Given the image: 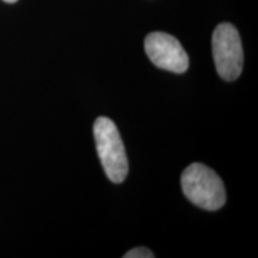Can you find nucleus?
I'll return each instance as SVG.
<instances>
[{"label": "nucleus", "mask_w": 258, "mask_h": 258, "mask_svg": "<svg viewBox=\"0 0 258 258\" xmlns=\"http://www.w3.org/2000/svg\"><path fill=\"white\" fill-rule=\"evenodd\" d=\"M97 152L108 178L122 183L128 175V159L116 124L108 117H98L93 124Z\"/></svg>", "instance_id": "2"}, {"label": "nucleus", "mask_w": 258, "mask_h": 258, "mask_svg": "<svg viewBox=\"0 0 258 258\" xmlns=\"http://www.w3.org/2000/svg\"><path fill=\"white\" fill-rule=\"evenodd\" d=\"M180 184L186 199L206 211H218L226 202V190L220 177L211 167L194 163L183 171Z\"/></svg>", "instance_id": "1"}, {"label": "nucleus", "mask_w": 258, "mask_h": 258, "mask_svg": "<svg viewBox=\"0 0 258 258\" xmlns=\"http://www.w3.org/2000/svg\"><path fill=\"white\" fill-rule=\"evenodd\" d=\"M154 254L152 251L147 247H134L129 250L127 253L123 254V258H153Z\"/></svg>", "instance_id": "5"}, {"label": "nucleus", "mask_w": 258, "mask_h": 258, "mask_svg": "<svg viewBox=\"0 0 258 258\" xmlns=\"http://www.w3.org/2000/svg\"><path fill=\"white\" fill-rule=\"evenodd\" d=\"M4 2L10 3V4H12V3H16V2H17V0H4Z\"/></svg>", "instance_id": "6"}, {"label": "nucleus", "mask_w": 258, "mask_h": 258, "mask_svg": "<svg viewBox=\"0 0 258 258\" xmlns=\"http://www.w3.org/2000/svg\"><path fill=\"white\" fill-rule=\"evenodd\" d=\"M145 50L150 60L161 70L184 73L189 67V57L176 37L166 32H151L145 40Z\"/></svg>", "instance_id": "4"}, {"label": "nucleus", "mask_w": 258, "mask_h": 258, "mask_svg": "<svg viewBox=\"0 0 258 258\" xmlns=\"http://www.w3.org/2000/svg\"><path fill=\"white\" fill-rule=\"evenodd\" d=\"M213 57L219 76L232 82L240 76L244 63V51L239 32L231 23H221L212 37Z\"/></svg>", "instance_id": "3"}]
</instances>
